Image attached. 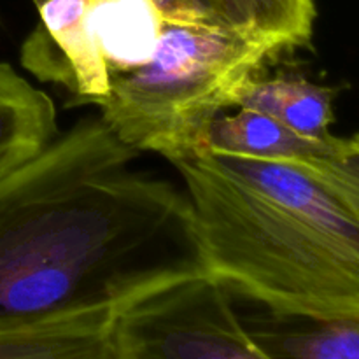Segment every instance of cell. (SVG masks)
Listing matches in <instances>:
<instances>
[{
  "instance_id": "5bb4252c",
  "label": "cell",
  "mask_w": 359,
  "mask_h": 359,
  "mask_svg": "<svg viewBox=\"0 0 359 359\" xmlns=\"http://www.w3.org/2000/svg\"><path fill=\"white\" fill-rule=\"evenodd\" d=\"M32 2H34V4H35V6H37V4H39V0H32Z\"/></svg>"
},
{
  "instance_id": "7a4b0ae2",
  "label": "cell",
  "mask_w": 359,
  "mask_h": 359,
  "mask_svg": "<svg viewBox=\"0 0 359 359\" xmlns=\"http://www.w3.org/2000/svg\"><path fill=\"white\" fill-rule=\"evenodd\" d=\"M212 276L270 312L359 318V223L323 221L266 196L209 154L172 163Z\"/></svg>"
},
{
  "instance_id": "9c48e42d",
  "label": "cell",
  "mask_w": 359,
  "mask_h": 359,
  "mask_svg": "<svg viewBox=\"0 0 359 359\" xmlns=\"http://www.w3.org/2000/svg\"><path fill=\"white\" fill-rule=\"evenodd\" d=\"M242 323L265 359H359V318L316 319L269 311Z\"/></svg>"
},
{
  "instance_id": "4fadbf2b",
  "label": "cell",
  "mask_w": 359,
  "mask_h": 359,
  "mask_svg": "<svg viewBox=\"0 0 359 359\" xmlns=\"http://www.w3.org/2000/svg\"><path fill=\"white\" fill-rule=\"evenodd\" d=\"M286 161L311 175L359 223V133L333 135L321 153Z\"/></svg>"
},
{
  "instance_id": "277c9868",
  "label": "cell",
  "mask_w": 359,
  "mask_h": 359,
  "mask_svg": "<svg viewBox=\"0 0 359 359\" xmlns=\"http://www.w3.org/2000/svg\"><path fill=\"white\" fill-rule=\"evenodd\" d=\"M212 273L146 294L119 312L116 359H265Z\"/></svg>"
},
{
  "instance_id": "8fae6325",
  "label": "cell",
  "mask_w": 359,
  "mask_h": 359,
  "mask_svg": "<svg viewBox=\"0 0 359 359\" xmlns=\"http://www.w3.org/2000/svg\"><path fill=\"white\" fill-rule=\"evenodd\" d=\"M337 90L304 77H255L237 102V107L255 109L272 116L300 137L326 144L333 137V100Z\"/></svg>"
},
{
  "instance_id": "ba28073f",
  "label": "cell",
  "mask_w": 359,
  "mask_h": 359,
  "mask_svg": "<svg viewBox=\"0 0 359 359\" xmlns=\"http://www.w3.org/2000/svg\"><path fill=\"white\" fill-rule=\"evenodd\" d=\"M58 133L53 98L0 62V177L37 156Z\"/></svg>"
},
{
  "instance_id": "5b68a950",
  "label": "cell",
  "mask_w": 359,
  "mask_h": 359,
  "mask_svg": "<svg viewBox=\"0 0 359 359\" xmlns=\"http://www.w3.org/2000/svg\"><path fill=\"white\" fill-rule=\"evenodd\" d=\"M88 0H39V23L21 46V65L70 91L74 104L97 105L112 76L86 21Z\"/></svg>"
},
{
  "instance_id": "8992f818",
  "label": "cell",
  "mask_w": 359,
  "mask_h": 359,
  "mask_svg": "<svg viewBox=\"0 0 359 359\" xmlns=\"http://www.w3.org/2000/svg\"><path fill=\"white\" fill-rule=\"evenodd\" d=\"M121 311L86 309L0 328V358L116 359L114 326Z\"/></svg>"
},
{
  "instance_id": "52a82bcc",
  "label": "cell",
  "mask_w": 359,
  "mask_h": 359,
  "mask_svg": "<svg viewBox=\"0 0 359 359\" xmlns=\"http://www.w3.org/2000/svg\"><path fill=\"white\" fill-rule=\"evenodd\" d=\"M168 21L214 20L273 42L283 51L309 46L318 11L314 0H154Z\"/></svg>"
},
{
  "instance_id": "3957f363",
  "label": "cell",
  "mask_w": 359,
  "mask_h": 359,
  "mask_svg": "<svg viewBox=\"0 0 359 359\" xmlns=\"http://www.w3.org/2000/svg\"><path fill=\"white\" fill-rule=\"evenodd\" d=\"M283 49L214 20H165L146 65L112 77L97 104L119 140L170 163L209 153L210 126Z\"/></svg>"
},
{
  "instance_id": "30bf717a",
  "label": "cell",
  "mask_w": 359,
  "mask_h": 359,
  "mask_svg": "<svg viewBox=\"0 0 359 359\" xmlns=\"http://www.w3.org/2000/svg\"><path fill=\"white\" fill-rule=\"evenodd\" d=\"M86 21L112 77L146 65L165 27L154 0H88Z\"/></svg>"
},
{
  "instance_id": "6da1fadb",
  "label": "cell",
  "mask_w": 359,
  "mask_h": 359,
  "mask_svg": "<svg viewBox=\"0 0 359 359\" xmlns=\"http://www.w3.org/2000/svg\"><path fill=\"white\" fill-rule=\"evenodd\" d=\"M139 154L90 116L0 177V328L210 273L188 195Z\"/></svg>"
},
{
  "instance_id": "7c38bea8",
  "label": "cell",
  "mask_w": 359,
  "mask_h": 359,
  "mask_svg": "<svg viewBox=\"0 0 359 359\" xmlns=\"http://www.w3.org/2000/svg\"><path fill=\"white\" fill-rule=\"evenodd\" d=\"M328 142L319 144L309 140L273 119L272 116L255 109L237 107V112H223L212 123L209 133V153L265 160H293L321 153Z\"/></svg>"
}]
</instances>
